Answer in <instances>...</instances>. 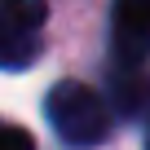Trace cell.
I'll return each instance as SVG.
<instances>
[{
	"instance_id": "4",
	"label": "cell",
	"mask_w": 150,
	"mask_h": 150,
	"mask_svg": "<svg viewBox=\"0 0 150 150\" xmlns=\"http://www.w3.org/2000/svg\"><path fill=\"white\" fill-rule=\"evenodd\" d=\"M110 97L119 102L124 115H141V110L150 106V80L141 75V66H124V75H115Z\"/></svg>"
},
{
	"instance_id": "2",
	"label": "cell",
	"mask_w": 150,
	"mask_h": 150,
	"mask_svg": "<svg viewBox=\"0 0 150 150\" xmlns=\"http://www.w3.org/2000/svg\"><path fill=\"white\" fill-rule=\"evenodd\" d=\"M44 0H0V62L9 71H22L44 49Z\"/></svg>"
},
{
	"instance_id": "6",
	"label": "cell",
	"mask_w": 150,
	"mask_h": 150,
	"mask_svg": "<svg viewBox=\"0 0 150 150\" xmlns=\"http://www.w3.org/2000/svg\"><path fill=\"white\" fill-rule=\"evenodd\" d=\"M146 146H150V137H146Z\"/></svg>"
},
{
	"instance_id": "3",
	"label": "cell",
	"mask_w": 150,
	"mask_h": 150,
	"mask_svg": "<svg viewBox=\"0 0 150 150\" xmlns=\"http://www.w3.org/2000/svg\"><path fill=\"white\" fill-rule=\"evenodd\" d=\"M110 49L119 66L150 62V0H115L110 5Z\"/></svg>"
},
{
	"instance_id": "5",
	"label": "cell",
	"mask_w": 150,
	"mask_h": 150,
	"mask_svg": "<svg viewBox=\"0 0 150 150\" xmlns=\"http://www.w3.org/2000/svg\"><path fill=\"white\" fill-rule=\"evenodd\" d=\"M0 150H35V141L18 124H5V128H0Z\"/></svg>"
},
{
	"instance_id": "1",
	"label": "cell",
	"mask_w": 150,
	"mask_h": 150,
	"mask_svg": "<svg viewBox=\"0 0 150 150\" xmlns=\"http://www.w3.org/2000/svg\"><path fill=\"white\" fill-rule=\"evenodd\" d=\"M44 119L53 124V132L62 141H75V146H93L106 137L110 128V115H106V102L80 84V80H57L44 97Z\"/></svg>"
}]
</instances>
